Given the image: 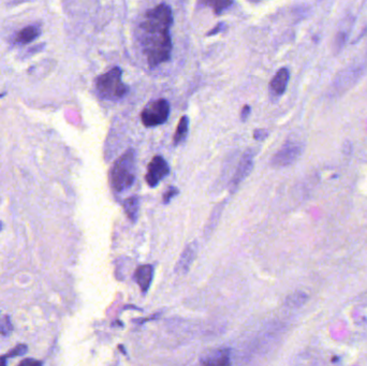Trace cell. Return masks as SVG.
<instances>
[{
  "instance_id": "6da1fadb",
  "label": "cell",
  "mask_w": 367,
  "mask_h": 366,
  "mask_svg": "<svg viewBox=\"0 0 367 366\" xmlns=\"http://www.w3.org/2000/svg\"><path fill=\"white\" fill-rule=\"evenodd\" d=\"M173 12L169 4L160 3L148 10L140 24V41L151 68L168 62L171 57Z\"/></svg>"
},
{
  "instance_id": "7a4b0ae2",
  "label": "cell",
  "mask_w": 367,
  "mask_h": 366,
  "mask_svg": "<svg viewBox=\"0 0 367 366\" xmlns=\"http://www.w3.org/2000/svg\"><path fill=\"white\" fill-rule=\"evenodd\" d=\"M136 180V153L133 149L121 155L110 170L111 187L115 192H122L130 188Z\"/></svg>"
},
{
  "instance_id": "3957f363",
  "label": "cell",
  "mask_w": 367,
  "mask_h": 366,
  "mask_svg": "<svg viewBox=\"0 0 367 366\" xmlns=\"http://www.w3.org/2000/svg\"><path fill=\"white\" fill-rule=\"evenodd\" d=\"M94 85L98 96L109 101H117L129 92V87L122 81V70L119 67H114L105 73L99 75Z\"/></svg>"
},
{
  "instance_id": "277c9868",
  "label": "cell",
  "mask_w": 367,
  "mask_h": 366,
  "mask_svg": "<svg viewBox=\"0 0 367 366\" xmlns=\"http://www.w3.org/2000/svg\"><path fill=\"white\" fill-rule=\"evenodd\" d=\"M170 103L166 99H158L149 102L141 113L142 123L145 127H156L163 125L169 118Z\"/></svg>"
},
{
  "instance_id": "5b68a950",
  "label": "cell",
  "mask_w": 367,
  "mask_h": 366,
  "mask_svg": "<svg viewBox=\"0 0 367 366\" xmlns=\"http://www.w3.org/2000/svg\"><path fill=\"white\" fill-rule=\"evenodd\" d=\"M303 146L302 144L294 141L288 140L281 148L278 151L271 160V163L275 168H283L296 162L298 158L301 156Z\"/></svg>"
},
{
  "instance_id": "8992f818",
  "label": "cell",
  "mask_w": 367,
  "mask_h": 366,
  "mask_svg": "<svg viewBox=\"0 0 367 366\" xmlns=\"http://www.w3.org/2000/svg\"><path fill=\"white\" fill-rule=\"evenodd\" d=\"M170 173V166L165 159L162 156H155L152 161L148 163L147 173L145 176L146 183L149 187L155 188L159 185V183L162 181L165 176Z\"/></svg>"
},
{
  "instance_id": "52a82bcc",
  "label": "cell",
  "mask_w": 367,
  "mask_h": 366,
  "mask_svg": "<svg viewBox=\"0 0 367 366\" xmlns=\"http://www.w3.org/2000/svg\"><path fill=\"white\" fill-rule=\"evenodd\" d=\"M252 166H253V155L252 152L248 151L243 155V157L240 160V163H238L237 165L235 174L232 177L231 185H230L231 192H234L237 189V187L240 186L241 183L249 175L250 171L252 170Z\"/></svg>"
},
{
  "instance_id": "ba28073f",
  "label": "cell",
  "mask_w": 367,
  "mask_h": 366,
  "mask_svg": "<svg viewBox=\"0 0 367 366\" xmlns=\"http://www.w3.org/2000/svg\"><path fill=\"white\" fill-rule=\"evenodd\" d=\"M289 80H290V71H289L288 68L283 67V68L278 70L270 83V90L272 95L277 97L283 95L287 90Z\"/></svg>"
},
{
  "instance_id": "9c48e42d",
  "label": "cell",
  "mask_w": 367,
  "mask_h": 366,
  "mask_svg": "<svg viewBox=\"0 0 367 366\" xmlns=\"http://www.w3.org/2000/svg\"><path fill=\"white\" fill-rule=\"evenodd\" d=\"M201 366H231L230 350L224 348L213 351L202 360Z\"/></svg>"
},
{
  "instance_id": "30bf717a",
  "label": "cell",
  "mask_w": 367,
  "mask_h": 366,
  "mask_svg": "<svg viewBox=\"0 0 367 366\" xmlns=\"http://www.w3.org/2000/svg\"><path fill=\"white\" fill-rule=\"evenodd\" d=\"M197 253V246L196 244H189V245L185 248V251L183 252L182 256L179 260V263L176 265V272L177 273H186V272L190 268L192 261L194 260Z\"/></svg>"
},
{
  "instance_id": "8fae6325",
  "label": "cell",
  "mask_w": 367,
  "mask_h": 366,
  "mask_svg": "<svg viewBox=\"0 0 367 366\" xmlns=\"http://www.w3.org/2000/svg\"><path fill=\"white\" fill-rule=\"evenodd\" d=\"M41 35V27L39 25H29L20 30L15 36V43L27 44L35 41Z\"/></svg>"
},
{
  "instance_id": "7c38bea8",
  "label": "cell",
  "mask_w": 367,
  "mask_h": 366,
  "mask_svg": "<svg viewBox=\"0 0 367 366\" xmlns=\"http://www.w3.org/2000/svg\"><path fill=\"white\" fill-rule=\"evenodd\" d=\"M154 276V270L151 265H142L136 272V280L138 285L140 286L141 290L143 292H146L148 290L149 286L152 284Z\"/></svg>"
},
{
  "instance_id": "4fadbf2b",
  "label": "cell",
  "mask_w": 367,
  "mask_h": 366,
  "mask_svg": "<svg viewBox=\"0 0 367 366\" xmlns=\"http://www.w3.org/2000/svg\"><path fill=\"white\" fill-rule=\"evenodd\" d=\"M124 209L128 218L135 223L138 217V212H140V199L137 196L127 198L124 201Z\"/></svg>"
},
{
  "instance_id": "5bb4252c",
  "label": "cell",
  "mask_w": 367,
  "mask_h": 366,
  "mask_svg": "<svg viewBox=\"0 0 367 366\" xmlns=\"http://www.w3.org/2000/svg\"><path fill=\"white\" fill-rule=\"evenodd\" d=\"M188 130H189V118L188 116L184 115L180 119V123L177 125V129L174 135L173 138V144L175 146L180 145L181 143L186 140V137L188 135Z\"/></svg>"
},
{
  "instance_id": "9a60e30c",
  "label": "cell",
  "mask_w": 367,
  "mask_h": 366,
  "mask_svg": "<svg viewBox=\"0 0 367 366\" xmlns=\"http://www.w3.org/2000/svg\"><path fill=\"white\" fill-rule=\"evenodd\" d=\"M307 295L302 291H297L292 293V295L289 296L286 299V304L289 307L291 308H298L299 306H302L307 301Z\"/></svg>"
},
{
  "instance_id": "2e32d148",
  "label": "cell",
  "mask_w": 367,
  "mask_h": 366,
  "mask_svg": "<svg viewBox=\"0 0 367 366\" xmlns=\"http://www.w3.org/2000/svg\"><path fill=\"white\" fill-rule=\"evenodd\" d=\"M13 331V325L11 322L10 316L0 312V334L2 336H9Z\"/></svg>"
},
{
  "instance_id": "e0dca14e",
  "label": "cell",
  "mask_w": 367,
  "mask_h": 366,
  "mask_svg": "<svg viewBox=\"0 0 367 366\" xmlns=\"http://www.w3.org/2000/svg\"><path fill=\"white\" fill-rule=\"evenodd\" d=\"M348 32L346 30H339L334 39V51L339 53L344 48V44L347 42Z\"/></svg>"
},
{
  "instance_id": "ac0fdd59",
  "label": "cell",
  "mask_w": 367,
  "mask_h": 366,
  "mask_svg": "<svg viewBox=\"0 0 367 366\" xmlns=\"http://www.w3.org/2000/svg\"><path fill=\"white\" fill-rule=\"evenodd\" d=\"M205 4L210 5L214 9L215 14H221L226 9L233 4L232 1H222V0H216V1H206Z\"/></svg>"
},
{
  "instance_id": "d6986e66",
  "label": "cell",
  "mask_w": 367,
  "mask_h": 366,
  "mask_svg": "<svg viewBox=\"0 0 367 366\" xmlns=\"http://www.w3.org/2000/svg\"><path fill=\"white\" fill-rule=\"evenodd\" d=\"M27 346L24 345V343H20V345L15 346L12 350H11L7 356V358H13V357H20V356H24V354L27 352Z\"/></svg>"
},
{
  "instance_id": "ffe728a7",
  "label": "cell",
  "mask_w": 367,
  "mask_h": 366,
  "mask_svg": "<svg viewBox=\"0 0 367 366\" xmlns=\"http://www.w3.org/2000/svg\"><path fill=\"white\" fill-rule=\"evenodd\" d=\"M179 195V189L176 187H170L163 195V203L168 204L175 196Z\"/></svg>"
},
{
  "instance_id": "44dd1931",
  "label": "cell",
  "mask_w": 367,
  "mask_h": 366,
  "mask_svg": "<svg viewBox=\"0 0 367 366\" xmlns=\"http://www.w3.org/2000/svg\"><path fill=\"white\" fill-rule=\"evenodd\" d=\"M268 136H269V131L265 130V129H257V130H254V132H253V137L257 141L265 140V138L268 137Z\"/></svg>"
},
{
  "instance_id": "7402d4cb",
  "label": "cell",
  "mask_w": 367,
  "mask_h": 366,
  "mask_svg": "<svg viewBox=\"0 0 367 366\" xmlns=\"http://www.w3.org/2000/svg\"><path fill=\"white\" fill-rule=\"evenodd\" d=\"M19 366H42V363L35 359H25Z\"/></svg>"
},
{
  "instance_id": "603a6c76",
  "label": "cell",
  "mask_w": 367,
  "mask_h": 366,
  "mask_svg": "<svg viewBox=\"0 0 367 366\" xmlns=\"http://www.w3.org/2000/svg\"><path fill=\"white\" fill-rule=\"evenodd\" d=\"M250 112H252V108H250V105H248V104L244 105L243 109H242V112H241L242 121H245L248 118V116L250 115Z\"/></svg>"
},
{
  "instance_id": "cb8c5ba5",
  "label": "cell",
  "mask_w": 367,
  "mask_h": 366,
  "mask_svg": "<svg viewBox=\"0 0 367 366\" xmlns=\"http://www.w3.org/2000/svg\"><path fill=\"white\" fill-rule=\"evenodd\" d=\"M224 28H225V23H219V24H217V25L215 26V28H213V29L210 30L209 32H207V36H214V35H217V33H218V32H220V31L224 30Z\"/></svg>"
},
{
  "instance_id": "d4e9b609",
  "label": "cell",
  "mask_w": 367,
  "mask_h": 366,
  "mask_svg": "<svg viewBox=\"0 0 367 366\" xmlns=\"http://www.w3.org/2000/svg\"><path fill=\"white\" fill-rule=\"evenodd\" d=\"M0 366H7V357H0Z\"/></svg>"
},
{
  "instance_id": "484cf974",
  "label": "cell",
  "mask_w": 367,
  "mask_h": 366,
  "mask_svg": "<svg viewBox=\"0 0 367 366\" xmlns=\"http://www.w3.org/2000/svg\"><path fill=\"white\" fill-rule=\"evenodd\" d=\"M1 229H2V223L0 221V231H1Z\"/></svg>"
}]
</instances>
